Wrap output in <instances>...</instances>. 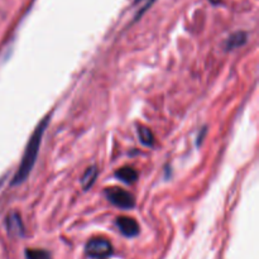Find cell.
<instances>
[{
	"mask_svg": "<svg viewBox=\"0 0 259 259\" xmlns=\"http://www.w3.org/2000/svg\"><path fill=\"white\" fill-rule=\"evenodd\" d=\"M247 38L248 35L245 32H235L234 34L230 35L227 39V42H225V50L232 51L235 50V48L242 47V46L245 45V42H247Z\"/></svg>",
	"mask_w": 259,
	"mask_h": 259,
	"instance_id": "cell-6",
	"label": "cell"
},
{
	"mask_svg": "<svg viewBox=\"0 0 259 259\" xmlns=\"http://www.w3.org/2000/svg\"><path fill=\"white\" fill-rule=\"evenodd\" d=\"M138 2H141V0H136V3H138Z\"/></svg>",
	"mask_w": 259,
	"mask_h": 259,
	"instance_id": "cell-11",
	"label": "cell"
},
{
	"mask_svg": "<svg viewBox=\"0 0 259 259\" xmlns=\"http://www.w3.org/2000/svg\"><path fill=\"white\" fill-rule=\"evenodd\" d=\"M27 259H51L50 252L45 249H25Z\"/></svg>",
	"mask_w": 259,
	"mask_h": 259,
	"instance_id": "cell-10",
	"label": "cell"
},
{
	"mask_svg": "<svg viewBox=\"0 0 259 259\" xmlns=\"http://www.w3.org/2000/svg\"><path fill=\"white\" fill-rule=\"evenodd\" d=\"M105 195L111 204L120 207V209L129 210L136 205V199H134L133 195L125 190L119 189V187H109L105 190Z\"/></svg>",
	"mask_w": 259,
	"mask_h": 259,
	"instance_id": "cell-3",
	"label": "cell"
},
{
	"mask_svg": "<svg viewBox=\"0 0 259 259\" xmlns=\"http://www.w3.org/2000/svg\"><path fill=\"white\" fill-rule=\"evenodd\" d=\"M48 123H50V116H46L40 120V123L35 126L34 132H33L32 137L29 138L27 147H25L24 154L22 157V162H20L19 167H18V171L15 174V176L13 177L12 185H19L22 182H24L27 180V177L29 176L30 171L34 167L35 161H37L38 152H39L40 143H42L43 134H45L46 129H47Z\"/></svg>",
	"mask_w": 259,
	"mask_h": 259,
	"instance_id": "cell-1",
	"label": "cell"
},
{
	"mask_svg": "<svg viewBox=\"0 0 259 259\" xmlns=\"http://www.w3.org/2000/svg\"><path fill=\"white\" fill-rule=\"evenodd\" d=\"M115 224L124 237L133 238L139 234V225L133 218L119 217L115 219Z\"/></svg>",
	"mask_w": 259,
	"mask_h": 259,
	"instance_id": "cell-4",
	"label": "cell"
},
{
	"mask_svg": "<svg viewBox=\"0 0 259 259\" xmlns=\"http://www.w3.org/2000/svg\"><path fill=\"white\" fill-rule=\"evenodd\" d=\"M7 228L10 234L17 235V237H23L24 235V227H23L19 214L13 212V214H10L7 218Z\"/></svg>",
	"mask_w": 259,
	"mask_h": 259,
	"instance_id": "cell-5",
	"label": "cell"
},
{
	"mask_svg": "<svg viewBox=\"0 0 259 259\" xmlns=\"http://www.w3.org/2000/svg\"><path fill=\"white\" fill-rule=\"evenodd\" d=\"M138 136L142 143L147 147L154 146V136L149 128L144 125H138Z\"/></svg>",
	"mask_w": 259,
	"mask_h": 259,
	"instance_id": "cell-9",
	"label": "cell"
},
{
	"mask_svg": "<svg viewBox=\"0 0 259 259\" xmlns=\"http://www.w3.org/2000/svg\"><path fill=\"white\" fill-rule=\"evenodd\" d=\"M85 253L90 258H108L113 254V245L109 240L104 239V238H94V239L89 240L88 244H86Z\"/></svg>",
	"mask_w": 259,
	"mask_h": 259,
	"instance_id": "cell-2",
	"label": "cell"
},
{
	"mask_svg": "<svg viewBox=\"0 0 259 259\" xmlns=\"http://www.w3.org/2000/svg\"><path fill=\"white\" fill-rule=\"evenodd\" d=\"M115 177L119 179L120 181L125 182V184H133L138 179V172L133 168V167H121L118 171L115 172Z\"/></svg>",
	"mask_w": 259,
	"mask_h": 259,
	"instance_id": "cell-7",
	"label": "cell"
},
{
	"mask_svg": "<svg viewBox=\"0 0 259 259\" xmlns=\"http://www.w3.org/2000/svg\"><path fill=\"white\" fill-rule=\"evenodd\" d=\"M98 175L99 172H98V167L96 166H91L86 169L82 179H81V184H82L83 190H89L94 184H95L96 179H98Z\"/></svg>",
	"mask_w": 259,
	"mask_h": 259,
	"instance_id": "cell-8",
	"label": "cell"
}]
</instances>
